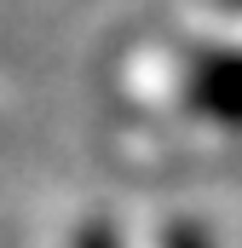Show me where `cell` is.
Wrapping results in <instances>:
<instances>
[{"mask_svg":"<svg viewBox=\"0 0 242 248\" xmlns=\"http://www.w3.org/2000/svg\"><path fill=\"white\" fill-rule=\"evenodd\" d=\"M184 104L208 122L242 127V52H196L184 69Z\"/></svg>","mask_w":242,"mask_h":248,"instance_id":"cell-1","label":"cell"},{"mask_svg":"<svg viewBox=\"0 0 242 248\" xmlns=\"http://www.w3.org/2000/svg\"><path fill=\"white\" fill-rule=\"evenodd\" d=\"M75 248H121V237L104 225V219H92V225H81V231H75Z\"/></svg>","mask_w":242,"mask_h":248,"instance_id":"cell-2","label":"cell"},{"mask_svg":"<svg viewBox=\"0 0 242 248\" xmlns=\"http://www.w3.org/2000/svg\"><path fill=\"white\" fill-rule=\"evenodd\" d=\"M162 248H213V243H208V231H196V225H167Z\"/></svg>","mask_w":242,"mask_h":248,"instance_id":"cell-3","label":"cell"},{"mask_svg":"<svg viewBox=\"0 0 242 248\" xmlns=\"http://www.w3.org/2000/svg\"><path fill=\"white\" fill-rule=\"evenodd\" d=\"M225 6H237V12H242V0H225Z\"/></svg>","mask_w":242,"mask_h":248,"instance_id":"cell-4","label":"cell"}]
</instances>
